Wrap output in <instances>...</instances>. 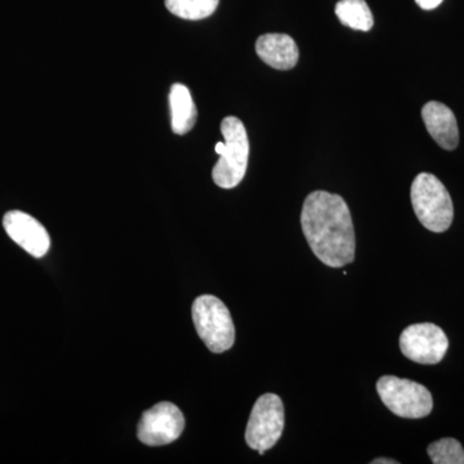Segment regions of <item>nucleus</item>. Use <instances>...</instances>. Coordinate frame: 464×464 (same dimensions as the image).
<instances>
[{
    "mask_svg": "<svg viewBox=\"0 0 464 464\" xmlns=\"http://www.w3.org/2000/svg\"><path fill=\"white\" fill-rule=\"evenodd\" d=\"M411 204L420 224L432 232H444L453 222L454 207L450 194L438 177L420 173L411 183Z\"/></svg>",
    "mask_w": 464,
    "mask_h": 464,
    "instance_id": "nucleus-3",
    "label": "nucleus"
},
{
    "mask_svg": "<svg viewBox=\"0 0 464 464\" xmlns=\"http://www.w3.org/2000/svg\"><path fill=\"white\" fill-rule=\"evenodd\" d=\"M378 395L393 414L420 420L432 411L431 392L417 382L384 375L377 382Z\"/></svg>",
    "mask_w": 464,
    "mask_h": 464,
    "instance_id": "nucleus-5",
    "label": "nucleus"
},
{
    "mask_svg": "<svg viewBox=\"0 0 464 464\" xmlns=\"http://www.w3.org/2000/svg\"><path fill=\"white\" fill-rule=\"evenodd\" d=\"M185 430V417L172 402H159L142 414L137 436L142 444L161 447L176 441Z\"/></svg>",
    "mask_w": 464,
    "mask_h": 464,
    "instance_id": "nucleus-8",
    "label": "nucleus"
},
{
    "mask_svg": "<svg viewBox=\"0 0 464 464\" xmlns=\"http://www.w3.org/2000/svg\"><path fill=\"white\" fill-rule=\"evenodd\" d=\"M448 347L447 334L431 323L413 324L400 335L402 355L418 364H439L444 359Z\"/></svg>",
    "mask_w": 464,
    "mask_h": 464,
    "instance_id": "nucleus-7",
    "label": "nucleus"
},
{
    "mask_svg": "<svg viewBox=\"0 0 464 464\" xmlns=\"http://www.w3.org/2000/svg\"><path fill=\"white\" fill-rule=\"evenodd\" d=\"M415 3L424 11H432V9L438 8L441 5L442 0H415Z\"/></svg>",
    "mask_w": 464,
    "mask_h": 464,
    "instance_id": "nucleus-16",
    "label": "nucleus"
},
{
    "mask_svg": "<svg viewBox=\"0 0 464 464\" xmlns=\"http://www.w3.org/2000/svg\"><path fill=\"white\" fill-rule=\"evenodd\" d=\"M192 320L200 340L212 353H222L234 346V322L221 299L209 295L195 299Z\"/></svg>",
    "mask_w": 464,
    "mask_h": 464,
    "instance_id": "nucleus-4",
    "label": "nucleus"
},
{
    "mask_svg": "<svg viewBox=\"0 0 464 464\" xmlns=\"http://www.w3.org/2000/svg\"><path fill=\"white\" fill-rule=\"evenodd\" d=\"M285 422L282 399L275 393H266L256 401L246 424V441L261 456L282 438Z\"/></svg>",
    "mask_w": 464,
    "mask_h": 464,
    "instance_id": "nucleus-6",
    "label": "nucleus"
},
{
    "mask_svg": "<svg viewBox=\"0 0 464 464\" xmlns=\"http://www.w3.org/2000/svg\"><path fill=\"white\" fill-rule=\"evenodd\" d=\"M170 121L172 130L179 136L190 132L197 123V106L192 100L190 91L186 85L176 83L169 93Z\"/></svg>",
    "mask_w": 464,
    "mask_h": 464,
    "instance_id": "nucleus-12",
    "label": "nucleus"
},
{
    "mask_svg": "<svg viewBox=\"0 0 464 464\" xmlns=\"http://www.w3.org/2000/svg\"><path fill=\"white\" fill-rule=\"evenodd\" d=\"M373 464H398V460L389 459V458H377L374 459Z\"/></svg>",
    "mask_w": 464,
    "mask_h": 464,
    "instance_id": "nucleus-17",
    "label": "nucleus"
},
{
    "mask_svg": "<svg viewBox=\"0 0 464 464\" xmlns=\"http://www.w3.org/2000/svg\"><path fill=\"white\" fill-rule=\"evenodd\" d=\"M427 453L435 464H464V449L456 439L447 438L432 442Z\"/></svg>",
    "mask_w": 464,
    "mask_h": 464,
    "instance_id": "nucleus-15",
    "label": "nucleus"
},
{
    "mask_svg": "<svg viewBox=\"0 0 464 464\" xmlns=\"http://www.w3.org/2000/svg\"><path fill=\"white\" fill-rule=\"evenodd\" d=\"M221 133L225 141L215 146L219 160L213 168V181L221 188H234L243 181L248 168V134L237 116H227L222 121Z\"/></svg>",
    "mask_w": 464,
    "mask_h": 464,
    "instance_id": "nucleus-2",
    "label": "nucleus"
},
{
    "mask_svg": "<svg viewBox=\"0 0 464 464\" xmlns=\"http://www.w3.org/2000/svg\"><path fill=\"white\" fill-rule=\"evenodd\" d=\"M302 230L324 265L343 267L355 259V230L346 201L337 194L314 191L304 200Z\"/></svg>",
    "mask_w": 464,
    "mask_h": 464,
    "instance_id": "nucleus-1",
    "label": "nucleus"
},
{
    "mask_svg": "<svg viewBox=\"0 0 464 464\" xmlns=\"http://www.w3.org/2000/svg\"><path fill=\"white\" fill-rule=\"evenodd\" d=\"M335 14L342 25L357 32H369L373 29V14L365 0H340L335 5Z\"/></svg>",
    "mask_w": 464,
    "mask_h": 464,
    "instance_id": "nucleus-13",
    "label": "nucleus"
},
{
    "mask_svg": "<svg viewBox=\"0 0 464 464\" xmlns=\"http://www.w3.org/2000/svg\"><path fill=\"white\" fill-rule=\"evenodd\" d=\"M219 0H166L168 11L183 20L198 21L212 16Z\"/></svg>",
    "mask_w": 464,
    "mask_h": 464,
    "instance_id": "nucleus-14",
    "label": "nucleus"
},
{
    "mask_svg": "<svg viewBox=\"0 0 464 464\" xmlns=\"http://www.w3.org/2000/svg\"><path fill=\"white\" fill-rule=\"evenodd\" d=\"M3 227L17 246L33 257L42 258L51 248V237L44 226L21 210H11L3 217Z\"/></svg>",
    "mask_w": 464,
    "mask_h": 464,
    "instance_id": "nucleus-9",
    "label": "nucleus"
},
{
    "mask_svg": "<svg viewBox=\"0 0 464 464\" xmlns=\"http://www.w3.org/2000/svg\"><path fill=\"white\" fill-rule=\"evenodd\" d=\"M422 118L427 130L440 148L444 150L457 149L459 143V130L456 115L444 103L431 101L422 109Z\"/></svg>",
    "mask_w": 464,
    "mask_h": 464,
    "instance_id": "nucleus-10",
    "label": "nucleus"
},
{
    "mask_svg": "<svg viewBox=\"0 0 464 464\" xmlns=\"http://www.w3.org/2000/svg\"><path fill=\"white\" fill-rule=\"evenodd\" d=\"M258 57L276 70H290L297 65L299 51L295 39L286 34H265L256 42Z\"/></svg>",
    "mask_w": 464,
    "mask_h": 464,
    "instance_id": "nucleus-11",
    "label": "nucleus"
}]
</instances>
